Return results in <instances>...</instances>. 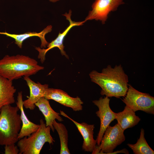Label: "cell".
<instances>
[{"label":"cell","mask_w":154,"mask_h":154,"mask_svg":"<svg viewBox=\"0 0 154 154\" xmlns=\"http://www.w3.org/2000/svg\"><path fill=\"white\" fill-rule=\"evenodd\" d=\"M122 101L135 112L141 110L154 114V97L149 94L140 92L131 85Z\"/></svg>","instance_id":"obj_5"},{"label":"cell","mask_w":154,"mask_h":154,"mask_svg":"<svg viewBox=\"0 0 154 154\" xmlns=\"http://www.w3.org/2000/svg\"><path fill=\"white\" fill-rule=\"evenodd\" d=\"M52 125L57 131L60 139V154H70V153L68 147V133L65 126L63 124L54 121Z\"/></svg>","instance_id":"obj_19"},{"label":"cell","mask_w":154,"mask_h":154,"mask_svg":"<svg viewBox=\"0 0 154 154\" xmlns=\"http://www.w3.org/2000/svg\"><path fill=\"white\" fill-rule=\"evenodd\" d=\"M125 139L123 131L117 123L107 127L99 146L96 147L92 154H110Z\"/></svg>","instance_id":"obj_6"},{"label":"cell","mask_w":154,"mask_h":154,"mask_svg":"<svg viewBox=\"0 0 154 154\" xmlns=\"http://www.w3.org/2000/svg\"><path fill=\"white\" fill-rule=\"evenodd\" d=\"M50 1L53 2V3H55L56 2L58 1H59L60 0H49Z\"/></svg>","instance_id":"obj_21"},{"label":"cell","mask_w":154,"mask_h":154,"mask_svg":"<svg viewBox=\"0 0 154 154\" xmlns=\"http://www.w3.org/2000/svg\"><path fill=\"white\" fill-rule=\"evenodd\" d=\"M110 99L106 96L101 97L98 100L93 101L94 104L97 106L98 110L96 114L100 120V125L99 131L96 140L97 145L100 143L104 132L110 123L115 119L116 113L111 109L109 105Z\"/></svg>","instance_id":"obj_8"},{"label":"cell","mask_w":154,"mask_h":154,"mask_svg":"<svg viewBox=\"0 0 154 154\" xmlns=\"http://www.w3.org/2000/svg\"><path fill=\"white\" fill-rule=\"evenodd\" d=\"M144 130H141L139 137L135 144L127 143V145L135 154H154V151L147 143L144 137Z\"/></svg>","instance_id":"obj_18"},{"label":"cell","mask_w":154,"mask_h":154,"mask_svg":"<svg viewBox=\"0 0 154 154\" xmlns=\"http://www.w3.org/2000/svg\"><path fill=\"white\" fill-rule=\"evenodd\" d=\"M30 90V95L28 98L23 101V107L30 110H34L35 104L41 98L44 97L46 90L48 88V84H42L39 82H35L29 77H24Z\"/></svg>","instance_id":"obj_12"},{"label":"cell","mask_w":154,"mask_h":154,"mask_svg":"<svg viewBox=\"0 0 154 154\" xmlns=\"http://www.w3.org/2000/svg\"><path fill=\"white\" fill-rule=\"evenodd\" d=\"M124 3V0H95L85 20L100 21L104 24L109 13L116 11L120 5Z\"/></svg>","instance_id":"obj_7"},{"label":"cell","mask_w":154,"mask_h":154,"mask_svg":"<svg viewBox=\"0 0 154 154\" xmlns=\"http://www.w3.org/2000/svg\"><path fill=\"white\" fill-rule=\"evenodd\" d=\"M16 91L13 81L0 75V111L3 106L15 102L14 96Z\"/></svg>","instance_id":"obj_16"},{"label":"cell","mask_w":154,"mask_h":154,"mask_svg":"<svg viewBox=\"0 0 154 154\" xmlns=\"http://www.w3.org/2000/svg\"><path fill=\"white\" fill-rule=\"evenodd\" d=\"M72 11L70 10L68 13H66L63 15L66 19L69 22L68 27L62 33H59L57 37L50 43H49L46 48H41L39 47H35V49L38 52V58L40 60V62L43 63L45 60V56L47 52L51 49L57 47L60 50L61 54L67 58H68V56L64 50V46L63 41L65 37L70 30L73 27L82 25L86 22L84 20L82 21L75 22L72 21L71 18Z\"/></svg>","instance_id":"obj_9"},{"label":"cell","mask_w":154,"mask_h":154,"mask_svg":"<svg viewBox=\"0 0 154 154\" xmlns=\"http://www.w3.org/2000/svg\"><path fill=\"white\" fill-rule=\"evenodd\" d=\"M48 100H52L67 107L71 108L74 111L82 110L83 102L78 96L72 97L66 92L59 89L48 88L44 97Z\"/></svg>","instance_id":"obj_10"},{"label":"cell","mask_w":154,"mask_h":154,"mask_svg":"<svg viewBox=\"0 0 154 154\" xmlns=\"http://www.w3.org/2000/svg\"><path fill=\"white\" fill-rule=\"evenodd\" d=\"M17 100L16 104L20 111V117L22 123L18 136L19 139L25 137L29 136L36 131L39 127L40 125L37 124L30 121L26 115L24 109L22 91L18 92Z\"/></svg>","instance_id":"obj_13"},{"label":"cell","mask_w":154,"mask_h":154,"mask_svg":"<svg viewBox=\"0 0 154 154\" xmlns=\"http://www.w3.org/2000/svg\"><path fill=\"white\" fill-rule=\"evenodd\" d=\"M18 107L11 105L3 107L0 111V145L15 143L19 140L21 127Z\"/></svg>","instance_id":"obj_3"},{"label":"cell","mask_w":154,"mask_h":154,"mask_svg":"<svg viewBox=\"0 0 154 154\" xmlns=\"http://www.w3.org/2000/svg\"><path fill=\"white\" fill-rule=\"evenodd\" d=\"M40 123L39 127L36 131L17 141L19 154H39L45 143L53 144L55 140L51 135L50 127L46 126L42 119H40Z\"/></svg>","instance_id":"obj_4"},{"label":"cell","mask_w":154,"mask_h":154,"mask_svg":"<svg viewBox=\"0 0 154 154\" xmlns=\"http://www.w3.org/2000/svg\"><path fill=\"white\" fill-rule=\"evenodd\" d=\"M44 69L36 60L23 55H6L0 60V75L12 81L29 77Z\"/></svg>","instance_id":"obj_2"},{"label":"cell","mask_w":154,"mask_h":154,"mask_svg":"<svg viewBox=\"0 0 154 154\" xmlns=\"http://www.w3.org/2000/svg\"><path fill=\"white\" fill-rule=\"evenodd\" d=\"M4 153L5 154H18L19 149L15 143L5 145Z\"/></svg>","instance_id":"obj_20"},{"label":"cell","mask_w":154,"mask_h":154,"mask_svg":"<svg viewBox=\"0 0 154 154\" xmlns=\"http://www.w3.org/2000/svg\"><path fill=\"white\" fill-rule=\"evenodd\" d=\"M52 26L51 25L47 26L43 30L39 33L29 32L21 34H11L5 31L0 32V34L6 35L14 39L15 43L20 48H22L23 42L27 39L33 37H38L40 39V48H46L49 43L46 40L45 36L48 33L51 32Z\"/></svg>","instance_id":"obj_14"},{"label":"cell","mask_w":154,"mask_h":154,"mask_svg":"<svg viewBox=\"0 0 154 154\" xmlns=\"http://www.w3.org/2000/svg\"><path fill=\"white\" fill-rule=\"evenodd\" d=\"M60 115L68 118L74 123L81 134L83 139L82 146V149L85 151L92 152L97 144L96 140L94 138V125L88 124L84 122L79 123L70 117L63 111L60 110Z\"/></svg>","instance_id":"obj_11"},{"label":"cell","mask_w":154,"mask_h":154,"mask_svg":"<svg viewBox=\"0 0 154 154\" xmlns=\"http://www.w3.org/2000/svg\"><path fill=\"white\" fill-rule=\"evenodd\" d=\"M91 81L102 88L100 94L108 97H125L127 92L128 78L121 65L112 68L108 65L101 72L93 70L89 74Z\"/></svg>","instance_id":"obj_1"},{"label":"cell","mask_w":154,"mask_h":154,"mask_svg":"<svg viewBox=\"0 0 154 154\" xmlns=\"http://www.w3.org/2000/svg\"><path fill=\"white\" fill-rule=\"evenodd\" d=\"M39 110L42 113L44 117L46 126H49L53 132L55 129L52 123L56 119L61 122L63 121L58 113L55 111L51 107L48 100L44 97L41 98L35 104Z\"/></svg>","instance_id":"obj_15"},{"label":"cell","mask_w":154,"mask_h":154,"mask_svg":"<svg viewBox=\"0 0 154 154\" xmlns=\"http://www.w3.org/2000/svg\"><path fill=\"white\" fill-rule=\"evenodd\" d=\"M135 112L126 105L122 111L116 113L115 119L117 121V124L123 131L133 127L140 121V118L135 115Z\"/></svg>","instance_id":"obj_17"}]
</instances>
